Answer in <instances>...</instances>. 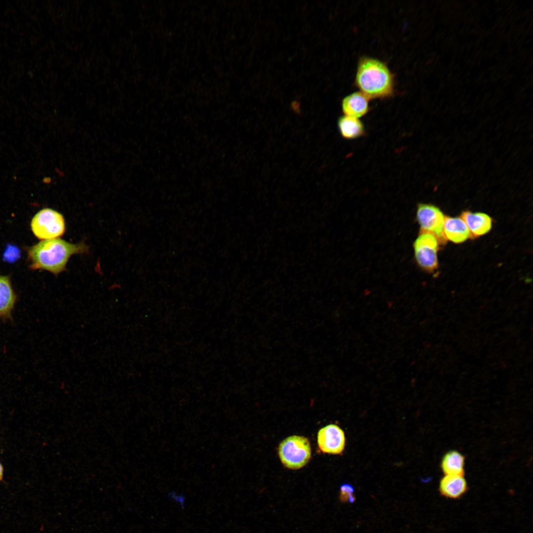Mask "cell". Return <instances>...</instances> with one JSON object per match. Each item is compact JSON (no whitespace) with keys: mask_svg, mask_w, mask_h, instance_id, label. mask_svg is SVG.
<instances>
[{"mask_svg":"<svg viewBox=\"0 0 533 533\" xmlns=\"http://www.w3.org/2000/svg\"><path fill=\"white\" fill-rule=\"evenodd\" d=\"M369 99L362 92H353L343 98L342 108L344 115L359 118L369 111Z\"/></svg>","mask_w":533,"mask_h":533,"instance_id":"ba28073f","label":"cell"},{"mask_svg":"<svg viewBox=\"0 0 533 533\" xmlns=\"http://www.w3.org/2000/svg\"><path fill=\"white\" fill-rule=\"evenodd\" d=\"M464 465V457L455 450L447 452L443 456L441 462V469L444 475H463Z\"/></svg>","mask_w":533,"mask_h":533,"instance_id":"5bb4252c","label":"cell"},{"mask_svg":"<svg viewBox=\"0 0 533 533\" xmlns=\"http://www.w3.org/2000/svg\"><path fill=\"white\" fill-rule=\"evenodd\" d=\"M345 442L343 430L336 424L326 425L318 432V445L324 453L334 455L342 453L344 448Z\"/></svg>","mask_w":533,"mask_h":533,"instance_id":"52a82bcc","label":"cell"},{"mask_svg":"<svg viewBox=\"0 0 533 533\" xmlns=\"http://www.w3.org/2000/svg\"><path fill=\"white\" fill-rule=\"evenodd\" d=\"M354 488L350 484H343L340 487V500L343 502L353 503L355 501Z\"/></svg>","mask_w":533,"mask_h":533,"instance_id":"2e32d148","label":"cell"},{"mask_svg":"<svg viewBox=\"0 0 533 533\" xmlns=\"http://www.w3.org/2000/svg\"><path fill=\"white\" fill-rule=\"evenodd\" d=\"M87 250L83 242L73 244L60 238L43 240L28 248L29 267L47 270L57 275L66 269L71 256L85 253Z\"/></svg>","mask_w":533,"mask_h":533,"instance_id":"6da1fadb","label":"cell"},{"mask_svg":"<svg viewBox=\"0 0 533 533\" xmlns=\"http://www.w3.org/2000/svg\"><path fill=\"white\" fill-rule=\"evenodd\" d=\"M3 476V468L2 465L0 463V480L2 478Z\"/></svg>","mask_w":533,"mask_h":533,"instance_id":"e0dca14e","label":"cell"},{"mask_svg":"<svg viewBox=\"0 0 533 533\" xmlns=\"http://www.w3.org/2000/svg\"><path fill=\"white\" fill-rule=\"evenodd\" d=\"M461 218L468 227L471 236L483 235L491 229L492 220L486 214L465 211L462 213Z\"/></svg>","mask_w":533,"mask_h":533,"instance_id":"8fae6325","label":"cell"},{"mask_svg":"<svg viewBox=\"0 0 533 533\" xmlns=\"http://www.w3.org/2000/svg\"><path fill=\"white\" fill-rule=\"evenodd\" d=\"M21 257V252L16 245L8 244L6 245L2 255L4 261L9 263H13Z\"/></svg>","mask_w":533,"mask_h":533,"instance_id":"9a60e30c","label":"cell"},{"mask_svg":"<svg viewBox=\"0 0 533 533\" xmlns=\"http://www.w3.org/2000/svg\"><path fill=\"white\" fill-rule=\"evenodd\" d=\"M468 489L463 475H444L439 485V491L442 496L451 499H458L463 496Z\"/></svg>","mask_w":533,"mask_h":533,"instance_id":"9c48e42d","label":"cell"},{"mask_svg":"<svg viewBox=\"0 0 533 533\" xmlns=\"http://www.w3.org/2000/svg\"><path fill=\"white\" fill-rule=\"evenodd\" d=\"M338 127L341 136L348 140L359 138L365 133L364 124L359 118L345 115L339 117Z\"/></svg>","mask_w":533,"mask_h":533,"instance_id":"4fadbf2b","label":"cell"},{"mask_svg":"<svg viewBox=\"0 0 533 533\" xmlns=\"http://www.w3.org/2000/svg\"><path fill=\"white\" fill-rule=\"evenodd\" d=\"M439 240L433 234L420 232L413 243L415 260L424 270L432 271L438 266Z\"/></svg>","mask_w":533,"mask_h":533,"instance_id":"5b68a950","label":"cell"},{"mask_svg":"<svg viewBox=\"0 0 533 533\" xmlns=\"http://www.w3.org/2000/svg\"><path fill=\"white\" fill-rule=\"evenodd\" d=\"M445 217L440 209L433 205L420 203L417 206L416 218L420 232L431 233L438 240L445 239L443 234Z\"/></svg>","mask_w":533,"mask_h":533,"instance_id":"8992f818","label":"cell"},{"mask_svg":"<svg viewBox=\"0 0 533 533\" xmlns=\"http://www.w3.org/2000/svg\"><path fill=\"white\" fill-rule=\"evenodd\" d=\"M16 301V295L12 288L8 276L0 275V317L10 318L11 313Z\"/></svg>","mask_w":533,"mask_h":533,"instance_id":"7c38bea8","label":"cell"},{"mask_svg":"<svg viewBox=\"0 0 533 533\" xmlns=\"http://www.w3.org/2000/svg\"><path fill=\"white\" fill-rule=\"evenodd\" d=\"M278 455L285 467L294 470L300 469L307 464L311 457L310 443L304 436H289L280 444Z\"/></svg>","mask_w":533,"mask_h":533,"instance_id":"3957f363","label":"cell"},{"mask_svg":"<svg viewBox=\"0 0 533 533\" xmlns=\"http://www.w3.org/2000/svg\"><path fill=\"white\" fill-rule=\"evenodd\" d=\"M443 234L445 239L460 243L471 237L465 223L461 218L445 217Z\"/></svg>","mask_w":533,"mask_h":533,"instance_id":"30bf717a","label":"cell"},{"mask_svg":"<svg viewBox=\"0 0 533 533\" xmlns=\"http://www.w3.org/2000/svg\"><path fill=\"white\" fill-rule=\"evenodd\" d=\"M30 226L33 233L39 239L56 238L61 236L65 230L63 215L50 208H44L37 213Z\"/></svg>","mask_w":533,"mask_h":533,"instance_id":"277c9868","label":"cell"},{"mask_svg":"<svg viewBox=\"0 0 533 533\" xmlns=\"http://www.w3.org/2000/svg\"><path fill=\"white\" fill-rule=\"evenodd\" d=\"M356 86L369 99L390 97L394 93V76L383 62L361 57L355 75Z\"/></svg>","mask_w":533,"mask_h":533,"instance_id":"7a4b0ae2","label":"cell"}]
</instances>
